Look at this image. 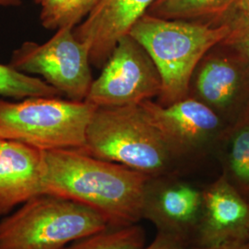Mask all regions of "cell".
<instances>
[{"mask_svg":"<svg viewBox=\"0 0 249 249\" xmlns=\"http://www.w3.org/2000/svg\"><path fill=\"white\" fill-rule=\"evenodd\" d=\"M149 177L77 149L44 151L43 194L60 196L102 214L110 227L142 219L144 188Z\"/></svg>","mask_w":249,"mask_h":249,"instance_id":"cell-1","label":"cell"},{"mask_svg":"<svg viewBox=\"0 0 249 249\" xmlns=\"http://www.w3.org/2000/svg\"><path fill=\"white\" fill-rule=\"evenodd\" d=\"M230 32V22L212 27L145 14L128 35L142 45L155 64L165 102L175 103L186 97L193 71L202 56L223 43Z\"/></svg>","mask_w":249,"mask_h":249,"instance_id":"cell-2","label":"cell"},{"mask_svg":"<svg viewBox=\"0 0 249 249\" xmlns=\"http://www.w3.org/2000/svg\"><path fill=\"white\" fill-rule=\"evenodd\" d=\"M81 151L149 178L164 176L174 159L168 144L140 105L97 107Z\"/></svg>","mask_w":249,"mask_h":249,"instance_id":"cell-3","label":"cell"},{"mask_svg":"<svg viewBox=\"0 0 249 249\" xmlns=\"http://www.w3.org/2000/svg\"><path fill=\"white\" fill-rule=\"evenodd\" d=\"M109 227L107 219L89 207L41 194L0 222V249H65Z\"/></svg>","mask_w":249,"mask_h":249,"instance_id":"cell-4","label":"cell"},{"mask_svg":"<svg viewBox=\"0 0 249 249\" xmlns=\"http://www.w3.org/2000/svg\"><path fill=\"white\" fill-rule=\"evenodd\" d=\"M97 107L87 101L29 97L0 98V140L14 141L42 151L82 150Z\"/></svg>","mask_w":249,"mask_h":249,"instance_id":"cell-5","label":"cell"},{"mask_svg":"<svg viewBox=\"0 0 249 249\" xmlns=\"http://www.w3.org/2000/svg\"><path fill=\"white\" fill-rule=\"evenodd\" d=\"M74 28L57 29L44 44L28 41L17 48L9 66L27 75H38L73 101H85L92 76L88 48L76 37Z\"/></svg>","mask_w":249,"mask_h":249,"instance_id":"cell-6","label":"cell"},{"mask_svg":"<svg viewBox=\"0 0 249 249\" xmlns=\"http://www.w3.org/2000/svg\"><path fill=\"white\" fill-rule=\"evenodd\" d=\"M160 92L161 80L155 64L142 45L126 35L92 81L85 101L97 107L135 106Z\"/></svg>","mask_w":249,"mask_h":249,"instance_id":"cell-7","label":"cell"},{"mask_svg":"<svg viewBox=\"0 0 249 249\" xmlns=\"http://www.w3.org/2000/svg\"><path fill=\"white\" fill-rule=\"evenodd\" d=\"M203 205V188L163 176L150 178L142 197V219L157 232L183 244L194 241Z\"/></svg>","mask_w":249,"mask_h":249,"instance_id":"cell-8","label":"cell"},{"mask_svg":"<svg viewBox=\"0 0 249 249\" xmlns=\"http://www.w3.org/2000/svg\"><path fill=\"white\" fill-rule=\"evenodd\" d=\"M140 106L174 157L200 151L219 138L221 120L201 102L182 99L163 107L147 100Z\"/></svg>","mask_w":249,"mask_h":249,"instance_id":"cell-9","label":"cell"},{"mask_svg":"<svg viewBox=\"0 0 249 249\" xmlns=\"http://www.w3.org/2000/svg\"><path fill=\"white\" fill-rule=\"evenodd\" d=\"M249 238V198L222 175L203 188V205L194 247L245 244Z\"/></svg>","mask_w":249,"mask_h":249,"instance_id":"cell-10","label":"cell"},{"mask_svg":"<svg viewBox=\"0 0 249 249\" xmlns=\"http://www.w3.org/2000/svg\"><path fill=\"white\" fill-rule=\"evenodd\" d=\"M156 0H99L77 28L76 37L88 48L90 64L104 66L120 38L129 34Z\"/></svg>","mask_w":249,"mask_h":249,"instance_id":"cell-11","label":"cell"},{"mask_svg":"<svg viewBox=\"0 0 249 249\" xmlns=\"http://www.w3.org/2000/svg\"><path fill=\"white\" fill-rule=\"evenodd\" d=\"M44 151L24 143L0 142V216L43 194Z\"/></svg>","mask_w":249,"mask_h":249,"instance_id":"cell-12","label":"cell"},{"mask_svg":"<svg viewBox=\"0 0 249 249\" xmlns=\"http://www.w3.org/2000/svg\"><path fill=\"white\" fill-rule=\"evenodd\" d=\"M242 59L213 57L205 64L196 79V89L207 103L219 108H229L239 101L246 87L245 70Z\"/></svg>","mask_w":249,"mask_h":249,"instance_id":"cell-13","label":"cell"},{"mask_svg":"<svg viewBox=\"0 0 249 249\" xmlns=\"http://www.w3.org/2000/svg\"><path fill=\"white\" fill-rule=\"evenodd\" d=\"M223 176L249 198V115L225 135Z\"/></svg>","mask_w":249,"mask_h":249,"instance_id":"cell-14","label":"cell"},{"mask_svg":"<svg viewBox=\"0 0 249 249\" xmlns=\"http://www.w3.org/2000/svg\"><path fill=\"white\" fill-rule=\"evenodd\" d=\"M237 0H156L150 15L171 19L221 15L235 6Z\"/></svg>","mask_w":249,"mask_h":249,"instance_id":"cell-15","label":"cell"},{"mask_svg":"<svg viewBox=\"0 0 249 249\" xmlns=\"http://www.w3.org/2000/svg\"><path fill=\"white\" fill-rule=\"evenodd\" d=\"M146 232L138 223L124 227H109L76 241L65 249H143Z\"/></svg>","mask_w":249,"mask_h":249,"instance_id":"cell-16","label":"cell"},{"mask_svg":"<svg viewBox=\"0 0 249 249\" xmlns=\"http://www.w3.org/2000/svg\"><path fill=\"white\" fill-rule=\"evenodd\" d=\"M58 95L60 92L45 80L18 71L9 65L0 64V96L21 100Z\"/></svg>","mask_w":249,"mask_h":249,"instance_id":"cell-17","label":"cell"},{"mask_svg":"<svg viewBox=\"0 0 249 249\" xmlns=\"http://www.w3.org/2000/svg\"><path fill=\"white\" fill-rule=\"evenodd\" d=\"M77 0H36L40 6L42 25L49 29L72 26L71 18ZM73 27V26H72Z\"/></svg>","mask_w":249,"mask_h":249,"instance_id":"cell-18","label":"cell"},{"mask_svg":"<svg viewBox=\"0 0 249 249\" xmlns=\"http://www.w3.org/2000/svg\"><path fill=\"white\" fill-rule=\"evenodd\" d=\"M230 25L231 32L223 42L236 52L249 71V20L240 15Z\"/></svg>","mask_w":249,"mask_h":249,"instance_id":"cell-19","label":"cell"},{"mask_svg":"<svg viewBox=\"0 0 249 249\" xmlns=\"http://www.w3.org/2000/svg\"><path fill=\"white\" fill-rule=\"evenodd\" d=\"M143 249H192L186 244H183L165 234L157 232L155 238L149 246Z\"/></svg>","mask_w":249,"mask_h":249,"instance_id":"cell-20","label":"cell"},{"mask_svg":"<svg viewBox=\"0 0 249 249\" xmlns=\"http://www.w3.org/2000/svg\"><path fill=\"white\" fill-rule=\"evenodd\" d=\"M99 0H77L71 18V25L76 26L80 20L89 14V11L96 5Z\"/></svg>","mask_w":249,"mask_h":249,"instance_id":"cell-21","label":"cell"},{"mask_svg":"<svg viewBox=\"0 0 249 249\" xmlns=\"http://www.w3.org/2000/svg\"><path fill=\"white\" fill-rule=\"evenodd\" d=\"M234 7L239 10L241 16L249 20V0H237Z\"/></svg>","mask_w":249,"mask_h":249,"instance_id":"cell-22","label":"cell"},{"mask_svg":"<svg viewBox=\"0 0 249 249\" xmlns=\"http://www.w3.org/2000/svg\"><path fill=\"white\" fill-rule=\"evenodd\" d=\"M192 249H249L245 244H229L223 245L220 247L215 248H209V249H199V248H192Z\"/></svg>","mask_w":249,"mask_h":249,"instance_id":"cell-23","label":"cell"},{"mask_svg":"<svg viewBox=\"0 0 249 249\" xmlns=\"http://www.w3.org/2000/svg\"><path fill=\"white\" fill-rule=\"evenodd\" d=\"M22 5V0H0V8H13Z\"/></svg>","mask_w":249,"mask_h":249,"instance_id":"cell-24","label":"cell"},{"mask_svg":"<svg viewBox=\"0 0 249 249\" xmlns=\"http://www.w3.org/2000/svg\"><path fill=\"white\" fill-rule=\"evenodd\" d=\"M245 245H246V246H247V247L249 249V238L248 239V241L245 243Z\"/></svg>","mask_w":249,"mask_h":249,"instance_id":"cell-25","label":"cell"},{"mask_svg":"<svg viewBox=\"0 0 249 249\" xmlns=\"http://www.w3.org/2000/svg\"><path fill=\"white\" fill-rule=\"evenodd\" d=\"M0 142H1V140H0Z\"/></svg>","mask_w":249,"mask_h":249,"instance_id":"cell-26","label":"cell"},{"mask_svg":"<svg viewBox=\"0 0 249 249\" xmlns=\"http://www.w3.org/2000/svg\"></svg>","mask_w":249,"mask_h":249,"instance_id":"cell-27","label":"cell"}]
</instances>
